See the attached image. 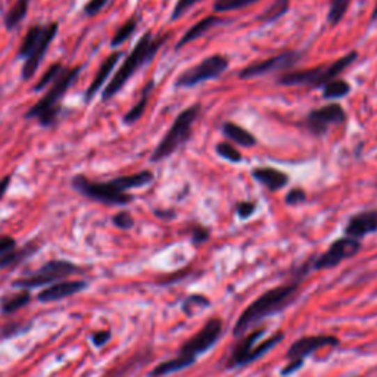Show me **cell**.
Segmentation results:
<instances>
[{"label":"cell","mask_w":377,"mask_h":377,"mask_svg":"<svg viewBox=\"0 0 377 377\" xmlns=\"http://www.w3.org/2000/svg\"><path fill=\"white\" fill-rule=\"evenodd\" d=\"M309 271H313V258L299 268L296 279L293 282L276 286V288H272L264 292L261 296H258L239 316L235 328H233V336L242 337L243 334L254 330L255 326H258L263 320L271 316H276L282 313L284 308H288L296 299L299 288H301V283Z\"/></svg>","instance_id":"1"},{"label":"cell","mask_w":377,"mask_h":377,"mask_svg":"<svg viewBox=\"0 0 377 377\" xmlns=\"http://www.w3.org/2000/svg\"><path fill=\"white\" fill-rule=\"evenodd\" d=\"M221 334H223V320L220 317L210 318L197 334H193L190 339H187L183 345H181L177 353V357L158 364V366L151 371L149 376L164 377L189 369L198 361V358L202 354L208 353V351L218 342Z\"/></svg>","instance_id":"2"},{"label":"cell","mask_w":377,"mask_h":377,"mask_svg":"<svg viewBox=\"0 0 377 377\" xmlns=\"http://www.w3.org/2000/svg\"><path fill=\"white\" fill-rule=\"evenodd\" d=\"M170 38V33H165L162 36L155 37L151 31L143 34L133 50L130 52L125 61L123 62L121 67L114 74L111 82L107 84L102 92V102H109L112 98L118 95L124 86L130 82V79L145 65L151 63L155 56L158 55V52L162 49V46Z\"/></svg>","instance_id":"3"},{"label":"cell","mask_w":377,"mask_h":377,"mask_svg":"<svg viewBox=\"0 0 377 377\" xmlns=\"http://www.w3.org/2000/svg\"><path fill=\"white\" fill-rule=\"evenodd\" d=\"M84 70L83 65L68 68L61 72V75L54 82L43 95V98L25 112V120H36L38 125L43 128H52L58 125L61 116L63 114L62 99L68 93V90L77 83L82 71Z\"/></svg>","instance_id":"4"},{"label":"cell","mask_w":377,"mask_h":377,"mask_svg":"<svg viewBox=\"0 0 377 377\" xmlns=\"http://www.w3.org/2000/svg\"><path fill=\"white\" fill-rule=\"evenodd\" d=\"M59 33V24L52 21L47 24H36L25 33L20 45L17 58L24 61L21 79L29 82L40 68L47 50Z\"/></svg>","instance_id":"5"},{"label":"cell","mask_w":377,"mask_h":377,"mask_svg":"<svg viewBox=\"0 0 377 377\" xmlns=\"http://www.w3.org/2000/svg\"><path fill=\"white\" fill-rule=\"evenodd\" d=\"M201 114V103H193L189 108L181 111L171 127L158 143L151 155V162H161L171 157L180 148H183L192 137V130Z\"/></svg>","instance_id":"6"},{"label":"cell","mask_w":377,"mask_h":377,"mask_svg":"<svg viewBox=\"0 0 377 377\" xmlns=\"http://www.w3.org/2000/svg\"><path fill=\"white\" fill-rule=\"evenodd\" d=\"M358 59V54L355 50L349 52L341 59L334 61L332 65H320L316 68L298 70L286 72L279 77V84L282 86H305L311 89H321L332 80H336L346 68H349Z\"/></svg>","instance_id":"7"},{"label":"cell","mask_w":377,"mask_h":377,"mask_svg":"<svg viewBox=\"0 0 377 377\" xmlns=\"http://www.w3.org/2000/svg\"><path fill=\"white\" fill-rule=\"evenodd\" d=\"M266 334V329H254L243 334L240 341L233 346L229 361H227V369H239L246 367L248 364L255 362L261 357H264L267 353L277 346L283 339L284 333L277 332L271 334L267 339L261 341Z\"/></svg>","instance_id":"8"},{"label":"cell","mask_w":377,"mask_h":377,"mask_svg":"<svg viewBox=\"0 0 377 377\" xmlns=\"http://www.w3.org/2000/svg\"><path fill=\"white\" fill-rule=\"evenodd\" d=\"M71 187L80 194V197L93 202L108 205V206H125L133 202V194L121 192L116 187L112 180L98 181L89 178L84 174H75L71 181Z\"/></svg>","instance_id":"9"},{"label":"cell","mask_w":377,"mask_h":377,"mask_svg":"<svg viewBox=\"0 0 377 377\" xmlns=\"http://www.w3.org/2000/svg\"><path fill=\"white\" fill-rule=\"evenodd\" d=\"M79 272H82V268L74 263L65 261V259H52V261L43 264L40 268L30 272V275L12 282V288L31 291L65 280L70 276L79 275Z\"/></svg>","instance_id":"10"},{"label":"cell","mask_w":377,"mask_h":377,"mask_svg":"<svg viewBox=\"0 0 377 377\" xmlns=\"http://www.w3.org/2000/svg\"><path fill=\"white\" fill-rule=\"evenodd\" d=\"M229 70V59L215 54L181 72L174 83L176 89H192L205 82L217 80Z\"/></svg>","instance_id":"11"},{"label":"cell","mask_w":377,"mask_h":377,"mask_svg":"<svg viewBox=\"0 0 377 377\" xmlns=\"http://www.w3.org/2000/svg\"><path fill=\"white\" fill-rule=\"evenodd\" d=\"M346 120L348 115L341 103L332 102L311 111L305 118V127L313 136L323 137L328 134L332 125L345 124Z\"/></svg>","instance_id":"12"},{"label":"cell","mask_w":377,"mask_h":377,"mask_svg":"<svg viewBox=\"0 0 377 377\" xmlns=\"http://www.w3.org/2000/svg\"><path fill=\"white\" fill-rule=\"evenodd\" d=\"M360 251H361L360 240L348 236L336 239L329 246V249L326 252L313 258V270L314 271L332 270L341 263L346 261V259L354 258Z\"/></svg>","instance_id":"13"},{"label":"cell","mask_w":377,"mask_h":377,"mask_svg":"<svg viewBox=\"0 0 377 377\" xmlns=\"http://www.w3.org/2000/svg\"><path fill=\"white\" fill-rule=\"evenodd\" d=\"M301 59H302L301 52H295V50L283 52V54H280V55L271 56L266 61L255 62V63L248 65V67H245L239 72V79L240 80H252V79H258V77H263L266 74L289 70V68H293Z\"/></svg>","instance_id":"14"},{"label":"cell","mask_w":377,"mask_h":377,"mask_svg":"<svg viewBox=\"0 0 377 377\" xmlns=\"http://www.w3.org/2000/svg\"><path fill=\"white\" fill-rule=\"evenodd\" d=\"M339 345V339L333 334H314V336H304L296 339L292 346L288 349L289 360H304L311 354L317 353L323 348H334Z\"/></svg>","instance_id":"15"},{"label":"cell","mask_w":377,"mask_h":377,"mask_svg":"<svg viewBox=\"0 0 377 377\" xmlns=\"http://www.w3.org/2000/svg\"><path fill=\"white\" fill-rule=\"evenodd\" d=\"M345 236L361 240L367 235L377 233V208L374 210L360 211L354 215H351L345 226Z\"/></svg>","instance_id":"16"},{"label":"cell","mask_w":377,"mask_h":377,"mask_svg":"<svg viewBox=\"0 0 377 377\" xmlns=\"http://www.w3.org/2000/svg\"><path fill=\"white\" fill-rule=\"evenodd\" d=\"M123 56H124L123 50H115L109 56H107L105 61L100 63V67H99L98 72L95 74L92 83L89 84V87L86 89V92L83 95L84 103H87L89 105V103L95 99V96L100 92V90H103V86H105L107 80L112 75L115 67L123 59Z\"/></svg>","instance_id":"17"},{"label":"cell","mask_w":377,"mask_h":377,"mask_svg":"<svg viewBox=\"0 0 377 377\" xmlns=\"http://www.w3.org/2000/svg\"><path fill=\"white\" fill-rule=\"evenodd\" d=\"M86 289L87 283L83 280H61L50 286H46V288L37 295V301L43 304L56 302L80 293Z\"/></svg>","instance_id":"18"},{"label":"cell","mask_w":377,"mask_h":377,"mask_svg":"<svg viewBox=\"0 0 377 377\" xmlns=\"http://www.w3.org/2000/svg\"><path fill=\"white\" fill-rule=\"evenodd\" d=\"M252 177L259 185L267 187L270 192H279L289 185V176L279 168L256 167L252 170Z\"/></svg>","instance_id":"19"},{"label":"cell","mask_w":377,"mask_h":377,"mask_svg":"<svg viewBox=\"0 0 377 377\" xmlns=\"http://www.w3.org/2000/svg\"><path fill=\"white\" fill-rule=\"evenodd\" d=\"M224 22L226 21L223 18H220L217 15H210V17L202 18L199 22L192 25V27L185 33V36L180 38L178 43L176 45V50H180L181 47L187 46L189 43L198 40V38L205 36L208 31H211L214 27H217V25L224 24Z\"/></svg>","instance_id":"20"},{"label":"cell","mask_w":377,"mask_h":377,"mask_svg":"<svg viewBox=\"0 0 377 377\" xmlns=\"http://www.w3.org/2000/svg\"><path fill=\"white\" fill-rule=\"evenodd\" d=\"M221 132H223V134L229 140L235 141L236 145L242 148L249 149L256 145V137L251 132H248V130L233 121H226L223 125H221Z\"/></svg>","instance_id":"21"},{"label":"cell","mask_w":377,"mask_h":377,"mask_svg":"<svg viewBox=\"0 0 377 377\" xmlns=\"http://www.w3.org/2000/svg\"><path fill=\"white\" fill-rule=\"evenodd\" d=\"M155 176L152 171L149 170H143V171H139V173H134V174H128V176H120V177H115V178H111L112 183L118 187L121 192H128L132 189H140V187H145V186H149L152 181H153Z\"/></svg>","instance_id":"22"},{"label":"cell","mask_w":377,"mask_h":377,"mask_svg":"<svg viewBox=\"0 0 377 377\" xmlns=\"http://www.w3.org/2000/svg\"><path fill=\"white\" fill-rule=\"evenodd\" d=\"M38 249H40V243L37 240H31L27 245H24L22 248H17L15 251H12L9 255L0 259V270H6V268H14L20 266L21 263L27 261L29 258H31Z\"/></svg>","instance_id":"23"},{"label":"cell","mask_w":377,"mask_h":377,"mask_svg":"<svg viewBox=\"0 0 377 377\" xmlns=\"http://www.w3.org/2000/svg\"><path fill=\"white\" fill-rule=\"evenodd\" d=\"M153 87H155V80H149L146 83V86L141 89V95H140V99L136 102V105L133 108H130L125 112V115L123 116V123L125 125H133L141 118L143 114H145V111H146V107L149 103V98H151V95L153 92Z\"/></svg>","instance_id":"24"},{"label":"cell","mask_w":377,"mask_h":377,"mask_svg":"<svg viewBox=\"0 0 377 377\" xmlns=\"http://www.w3.org/2000/svg\"><path fill=\"white\" fill-rule=\"evenodd\" d=\"M30 2L31 0H15L14 5L9 8V10L3 15V24L8 31H12L20 27L21 22L27 18Z\"/></svg>","instance_id":"25"},{"label":"cell","mask_w":377,"mask_h":377,"mask_svg":"<svg viewBox=\"0 0 377 377\" xmlns=\"http://www.w3.org/2000/svg\"><path fill=\"white\" fill-rule=\"evenodd\" d=\"M30 301H31L30 291L21 289V292L18 293L3 296L2 301H0V309H2L3 314H12V313H17L18 309L27 307Z\"/></svg>","instance_id":"26"},{"label":"cell","mask_w":377,"mask_h":377,"mask_svg":"<svg viewBox=\"0 0 377 377\" xmlns=\"http://www.w3.org/2000/svg\"><path fill=\"white\" fill-rule=\"evenodd\" d=\"M291 9V0H275L266 10H263L261 14L258 15V21L264 22V24H271L280 20L288 14Z\"/></svg>","instance_id":"27"},{"label":"cell","mask_w":377,"mask_h":377,"mask_svg":"<svg viewBox=\"0 0 377 377\" xmlns=\"http://www.w3.org/2000/svg\"><path fill=\"white\" fill-rule=\"evenodd\" d=\"M323 99L324 100H341L351 93V84L342 79H336L324 84L323 87Z\"/></svg>","instance_id":"28"},{"label":"cell","mask_w":377,"mask_h":377,"mask_svg":"<svg viewBox=\"0 0 377 377\" xmlns=\"http://www.w3.org/2000/svg\"><path fill=\"white\" fill-rule=\"evenodd\" d=\"M210 304H211L210 299H208L205 295L193 293V295H189L183 301V304H181V311H183L187 317H192V316L202 313L205 308L210 307Z\"/></svg>","instance_id":"29"},{"label":"cell","mask_w":377,"mask_h":377,"mask_svg":"<svg viewBox=\"0 0 377 377\" xmlns=\"http://www.w3.org/2000/svg\"><path fill=\"white\" fill-rule=\"evenodd\" d=\"M137 27H139V20L136 17L127 20L121 25V27L115 31L114 37L111 38V47L116 49V47H120L121 45H124L128 40V38L136 33Z\"/></svg>","instance_id":"30"},{"label":"cell","mask_w":377,"mask_h":377,"mask_svg":"<svg viewBox=\"0 0 377 377\" xmlns=\"http://www.w3.org/2000/svg\"><path fill=\"white\" fill-rule=\"evenodd\" d=\"M63 70H65V67L61 62L52 63L50 67L43 72L40 79H38V82L34 84V87H33L34 92H43V90H47L52 84H54V82L58 79Z\"/></svg>","instance_id":"31"},{"label":"cell","mask_w":377,"mask_h":377,"mask_svg":"<svg viewBox=\"0 0 377 377\" xmlns=\"http://www.w3.org/2000/svg\"><path fill=\"white\" fill-rule=\"evenodd\" d=\"M351 2H353V0H332L328 14V21L332 27H334V25H337L344 20L351 6Z\"/></svg>","instance_id":"32"},{"label":"cell","mask_w":377,"mask_h":377,"mask_svg":"<svg viewBox=\"0 0 377 377\" xmlns=\"http://www.w3.org/2000/svg\"><path fill=\"white\" fill-rule=\"evenodd\" d=\"M256 2H259V0H215L214 10L218 14H223V12L245 9Z\"/></svg>","instance_id":"33"},{"label":"cell","mask_w":377,"mask_h":377,"mask_svg":"<svg viewBox=\"0 0 377 377\" xmlns=\"http://www.w3.org/2000/svg\"><path fill=\"white\" fill-rule=\"evenodd\" d=\"M215 152L220 155L221 158L231 162V164H239L242 162V153L238 151V148H235L233 145L227 141H221L215 146Z\"/></svg>","instance_id":"34"},{"label":"cell","mask_w":377,"mask_h":377,"mask_svg":"<svg viewBox=\"0 0 377 377\" xmlns=\"http://www.w3.org/2000/svg\"><path fill=\"white\" fill-rule=\"evenodd\" d=\"M112 224L120 230H132L134 227V218L128 211H120L112 217Z\"/></svg>","instance_id":"35"},{"label":"cell","mask_w":377,"mask_h":377,"mask_svg":"<svg viewBox=\"0 0 377 377\" xmlns=\"http://www.w3.org/2000/svg\"><path fill=\"white\" fill-rule=\"evenodd\" d=\"M108 3H109V0H89L83 8V14L87 18H93L99 15L100 12L108 6Z\"/></svg>","instance_id":"36"},{"label":"cell","mask_w":377,"mask_h":377,"mask_svg":"<svg viewBox=\"0 0 377 377\" xmlns=\"http://www.w3.org/2000/svg\"><path fill=\"white\" fill-rule=\"evenodd\" d=\"M199 2H202V0H177V3L171 12V21H177L178 18L183 17L189 9H192Z\"/></svg>","instance_id":"37"},{"label":"cell","mask_w":377,"mask_h":377,"mask_svg":"<svg viewBox=\"0 0 377 377\" xmlns=\"http://www.w3.org/2000/svg\"><path fill=\"white\" fill-rule=\"evenodd\" d=\"M307 201V193L304 189L301 187H293L288 192V194H286L284 198V202L288 206H296V205H301Z\"/></svg>","instance_id":"38"},{"label":"cell","mask_w":377,"mask_h":377,"mask_svg":"<svg viewBox=\"0 0 377 377\" xmlns=\"http://www.w3.org/2000/svg\"><path fill=\"white\" fill-rule=\"evenodd\" d=\"M210 236H211L210 229L203 226H194L192 230V243L194 246H201L210 240Z\"/></svg>","instance_id":"39"},{"label":"cell","mask_w":377,"mask_h":377,"mask_svg":"<svg viewBox=\"0 0 377 377\" xmlns=\"http://www.w3.org/2000/svg\"><path fill=\"white\" fill-rule=\"evenodd\" d=\"M256 211V203L251 201H243L239 202L236 206V214L240 220H248L251 218Z\"/></svg>","instance_id":"40"},{"label":"cell","mask_w":377,"mask_h":377,"mask_svg":"<svg viewBox=\"0 0 377 377\" xmlns=\"http://www.w3.org/2000/svg\"><path fill=\"white\" fill-rule=\"evenodd\" d=\"M18 248L17 240L12 236H0V259L9 255L12 251Z\"/></svg>","instance_id":"41"},{"label":"cell","mask_w":377,"mask_h":377,"mask_svg":"<svg viewBox=\"0 0 377 377\" xmlns=\"http://www.w3.org/2000/svg\"><path fill=\"white\" fill-rule=\"evenodd\" d=\"M111 337H112V332L111 330H98L92 334V337H90V339H92V344L96 346V348H102V346H105L109 341H111Z\"/></svg>","instance_id":"42"},{"label":"cell","mask_w":377,"mask_h":377,"mask_svg":"<svg viewBox=\"0 0 377 377\" xmlns=\"http://www.w3.org/2000/svg\"><path fill=\"white\" fill-rule=\"evenodd\" d=\"M302 366H304V360H289V362L282 369L280 374L283 377H288V376L293 374L295 371H298Z\"/></svg>","instance_id":"43"},{"label":"cell","mask_w":377,"mask_h":377,"mask_svg":"<svg viewBox=\"0 0 377 377\" xmlns=\"http://www.w3.org/2000/svg\"><path fill=\"white\" fill-rule=\"evenodd\" d=\"M12 178H14V176L12 174H8L3 178H0V201H2L5 198V194L8 193L10 183H12Z\"/></svg>","instance_id":"44"},{"label":"cell","mask_w":377,"mask_h":377,"mask_svg":"<svg viewBox=\"0 0 377 377\" xmlns=\"http://www.w3.org/2000/svg\"><path fill=\"white\" fill-rule=\"evenodd\" d=\"M153 214L162 220H173L176 217V213L173 210H155Z\"/></svg>","instance_id":"45"},{"label":"cell","mask_w":377,"mask_h":377,"mask_svg":"<svg viewBox=\"0 0 377 377\" xmlns=\"http://www.w3.org/2000/svg\"><path fill=\"white\" fill-rule=\"evenodd\" d=\"M377 21V5L374 6L373 12H371V17H370V22H376Z\"/></svg>","instance_id":"46"}]
</instances>
